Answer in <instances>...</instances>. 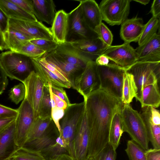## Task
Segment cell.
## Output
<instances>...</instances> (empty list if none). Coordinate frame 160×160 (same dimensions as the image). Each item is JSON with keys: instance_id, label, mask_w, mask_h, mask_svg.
Masks as SVG:
<instances>
[{"instance_id": "obj_41", "label": "cell", "mask_w": 160, "mask_h": 160, "mask_svg": "<svg viewBox=\"0 0 160 160\" xmlns=\"http://www.w3.org/2000/svg\"><path fill=\"white\" fill-rule=\"evenodd\" d=\"M26 90L24 84L22 82L14 85L9 91L8 95L11 100L16 104L25 98Z\"/></svg>"}, {"instance_id": "obj_37", "label": "cell", "mask_w": 160, "mask_h": 160, "mask_svg": "<svg viewBox=\"0 0 160 160\" xmlns=\"http://www.w3.org/2000/svg\"><path fill=\"white\" fill-rule=\"evenodd\" d=\"M14 52L24 55L31 58L35 59L40 58L46 53L45 52L41 49L30 41Z\"/></svg>"}, {"instance_id": "obj_9", "label": "cell", "mask_w": 160, "mask_h": 160, "mask_svg": "<svg viewBox=\"0 0 160 160\" xmlns=\"http://www.w3.org/2000/svg\"><path fill=\"white\" fill-rule=\"evenodd\" d=\"M100 81L97 65L95 61H90L79 74L74 79L72 87L83 97L99 87Z\"/></svg>"}, {"instance_id": "obj_15", "label": "cell", "mask_w": 160, "mask_h": 160, "mask_svg": "<svg viewBox=\"0 0 160 160\" xmlns=\"http://www.w3.org/2000/svg\"><path fill=\"white\" fill-rule=\"evenodd\" d=\"M137 62H160V35L157 33L135 49Z\"/></svg>"}, {"instance_id": "obj_22", "label": "cell", "mask_w": 160, "mask_h": 160, "mask_svg": "<svg viewBox=\"0 0 160 160\" xmlns=\"http://www.w3.org/2000/svg\"><path fill=\"white\" fill-rule=\"evenodd\" d=\"M51 30L53 40L58 44L67 42L68 30V14L64 10L56 12Z\"/></svg>"}, {"instance_id": "obj_30", "label": "cell", "mask_w": 160, "mask_h": 160, "mask_svg": "<svg viewBox=\"0 0 160 160\" xmlns=\"http://www.w3.org/2000/svg\"><path fill=\"white\" fill-rule=\"evenodd\" d=\"M137 89L133 76L126 71L123 74L121 101L123 104H130L136 96Z\"/></svg>"}, {"instance_id": "obj_6", "label": "cell", "mask_w": 160, "mask_h": 160, "mask_svg": "<svg viewBox=\"0 0 160 160\" xmlns=\"http://www.w3.org/2000/svg\"><path fill=\"white\" fill-rule=\"evenodd\" d=\"M99 88L121 100L123 76L125 70L115 64L97 65Z\"/></svg>"}, {"instance_id": "obj_42", "label": "cell", "mask_w": 160, "mask_h": 160, "mask_svg": "<svg viewBox=\"0 0 160 160\" xmlns=\"http://www.w3.org/2000/svg\"><path fill=\"white\" fill-rule=\"evenodd\" d=\"M30 42L48 53L55 50L58 44L54 41L45 39H34Z\"/></svg>"}, {"instance_id": "obj_4", "label": "cell", "mask_w": 160, "mask_h": 160, "mask_svg": "<svg viewBox=\"0 0 160 160\" xmlns=\"http://www.w3.org/2000/svg\"><path fill=\"white\" fill-rule=\"evenodd\" d=\"M85 112V102L71 104L65 110L64 115L60 120L62 138L68 149L70 155L75 160L73 140L77 128Z\"/></svg>"}, {"instance_id": "obj_40", "label": "cell", "mask_w": 160, "mask_h": 160, "mask_svg": "<svg viewBox=\"0 0 160 160\" xmlns=\"http://www.w3.org/2000/svg\"><path fill=\"white\" fill-rule=\"evenodd\" d=\"M94 30L106 47L111 46L113 36L111 32L105 24L102 22Z\"/></svg>"}, {"instance_id": "obj_55", "label": "cell", "mask_w": 160, "mask_h": 160, "mask_svg": "<svg viewBox=\"0 0 160 160\" xmlns=\"http://www.w3.org/2000/svg\"><path fill=\"white\" fill-rule=\"evenodd\" d=\"M109 59L106 56L101 55L99 56L95 61L97 65H106L109 64Z\"/></svg>"}, {"instance_id": "obj_18", "label": "cell", "mask_w": 160, "mask_h": 160, "mask_svg": "<svg viewBox=\"0 0 160 160\" xmlns=\"http://www.w3.org/2000/svg\"><path fill=\"white\" fill-rule=\"evenodd\" d=\"M90 60L95 61L107 48L99 38L69 42Z\"/></svg>"}, {"instance_id": "obj_11", "label": "cell", "mask_w": 160, "mask_h": 160, "mask_svg": "<svg viewBox=\"0 0 160 160\" xmlns=\"http://www.w3.org/2000/svg\"><path fill=\"white\" fill-rule=\"evenodd\" d=\"M23 83L26 90L25 98L32 107L35 119L38 117L40 103L45 85L47 83L34 70L30 73Z\"/></svg>"}, {"instance_id": "obj_45", "label": "cell", "mask_w": 160, "mask_h": 160, "mask_svg": "<svg viewBox=\"0 0 160 160\" xmlns=\"http://www.w3.org/2000/svg\"><path fill=\"white\" fill-rule=\"evenodd\" d=\"M26 12L33 14L32 0H9Z\"/></svg>"}, {"instance_id": "obj_3", "label": "cell", "mask_w": 160, "mask_h": 160, "mask_svg": "<svg viewBox=\"0 0 160 160\" xmlns=\"http://www.w3.org/2000/svg\"><path fill=\"white\" fill-rule=\"evenodd\" d=\"M121 114L124 132H127L134 141L145 151L148 149L149 141L146 125L141 113L130 104H123Z\"/></svg>"}, {"instance_id": "obj_8", "label": "cell", "mask_w": 160, "mask_h": 160, "mask_svg": "<svg viewBox=\"0 0 160 160\" xmlns=\"http://www.w3.org/2000/svg\"><path fill=\"white\" fill-rule=\"evenodd\" d=\"M68 14V30L67 42L98 38L94 31L84 21L80 4Z\"/></svg>"}, {"instance_id": "obj_35", "label": "cell", "mask_w": 160, "mask_h": 160, "mask_svg": "<svg viewBox=\"0 0 160 160\" xmlns=\"http://www.w3.org/2000/svg\"><path fill=\"white\" fill-rule=\"evenodd\" d=\"M52 103L48 83L44 86L41 101L38 117L41 118H51Z\"/></svg>"}, {"instance_id": "obj_27", "label": "cell", "mask_w": 160, "mask_h": 160, "mask_svg": "<svg viewBox=\"0 0 160 160\" xmlns=\"http://www.w3.org/2000/svg\"><path fill=\"white\" fill-rule=\"evenodd\" d=\"M142 108L149 106L158 108L160 104V94L158 83L145 87L142 90L139 101Z\"/></svg>"}, {"instance_id": "obj_13", "label": "cell", "mask_w": 160, "mask_h": 160, "mask_svg": "<svg viewBox=\"0 0 160 160\" xmlns=\"http://www.w3.org/2000/svg\"><path fill=\"white\" fill-rule=\"evenodd\" d=\"M102 55H104L114 64L126 70L137 62L135 50L129 43L111 46L107 47Z\"/></svg>"}, {"instance_id": "obj_51", "label": "cell", "mask_w": 160, "mask_h": 160, "mask_svg": "<svg viewBox=\"0 0 160 160\" xmlns=\"http://www.w3.org/2000/svg\"><path fill=\"white\" fill-rule=\"evenodd\" d=\"M150 118L153 123L156 125H160V113L159 110L150 107Z\"/></svg>"}, {"instance_id": "obj_54", "label": "cell", "mask_w": 160, "mask_h": 160, "mask_svg": "<svg viewBox=\"0 0 160 160\" xmlns=\"http://www.w3.org/2000/svg\"><path fill=\"white\" fill-rule=\"evenodd\" d=\"M16 118H0V133L14 121Z\"/></svg>"}, {"instance_id": "obj_44", "label": "cell", "mask_w": 160, "mask_h": 160, "mask_svg": "<svg viewBox=\"0 0 160 160\" xmlns=\"http://www.w3.org/2000/svg\"><path fill=\"white\" fill-rule=\"evenodd\" d=\"M64 112L65 110L63 109L59 108L56 107L52 108L51 118L59 134L61 132L60 121L63 118Z\"/></svg>"}, {"instance_id": "obj_57", "label": "cell", "mask_w": 160, "mask_h": 160, "mask_svg": "<svg viewBox=\"0 0 160 160\" xmlns=\"http://www.w3.org/2000/svg\"><path fill=\"white\" fill-rule=\"evenodd\" d=\"M53 160H74L69 155L63 154L61 155Z\"/></svg>"}, {"instance_id": "obj_21", "label": "cell", "mask_w": 160, "mask_h": 160, "mask_svg": "<svg viewBox=\"0 0 160 160\" xmlns=\"http://www.w3.org/2000/svg\"><path fill=\"white\" fill-rule=\"evenodd\" d=\"M33 14L37 20L52 25L56 12V6L52 0H32Z\"/></svg>"}, {"instance_id": "obj_24", "label": "cell", "mask_w": 160, "mask_h": 160, "mask_svg": "<svg viewBox=\"0 0 160 160\" xmlns=\"http://www.w3.org/2000/svg\"><path fill=\"white\" fill-rule=\"evenodd\" d=\"M0 8L9 18L31 22L38 21L34 15L26 12L9 0H0Z\"/></svg>"}, {"instance_id": "obj_38", "label": "cell", "mask_w": 160, "mask_h": 160, "mask_svg": "<svg viewBox=\"0 0 160 160\" xmlns=\"http://www.w3.org/2000/svg\"><path fill=\"white\" fill-rule=\"evenodd\" d=\"M125 151L129 160H146L145 151L132 140L128 141Z\"/></svg>"}, {"instance_id": "obj_59", "label": "cell", "mask_w": 160, "mask_h": 160, "mask_svg": "<svg viewBox=\"0 0 160 160\" xmlns=\"http://www.w3.org/2000/svg\"><path fill=\"white\" fill-rule=\"evenodd\" d=\"M86 160H94L93 158H88Z\"/></svg>"}, {"instance_id": "obj_33", "label": "cell", "mask_w": 160, "mask_h": 160, "mask_svg": "<svg viewBox=\"0 0 160 160\" xmlns=\"http://www.w3.org/2000/svg\"><path fill=\"white\" fill-rule=\"evenodd\" d=\"M39 152L46 160H53L63 154L70 155L67 146L60 136L55 143Z\"/></svg>"}, {"instance_id": "obj_28", "label": "cell", "mask_w": 160, "mask_h": 160, "mask_svg": "<svg viewBox=\"0 0 160 160\" xmlns=\"http://www.w3.org/2000/svg\"><path fill=\"white\" fill-rule=\"evenodd\" d=\"M31 59L34 71L40 75L46 83L49 82L52 85L63 88H69L72 87L71 84L60 79L36 59L31 58Z\"/></svg>"}, {"instance_id": "obj_43", "label": "cell", "mask_w": 160, "mask_h": 160, "mask_svg": "<svg viewBox=\"0 0 160 160\" xmlns=\"http://www.w3.org/2000/svg\"><path fill=\"white\" fill-rule=\"evenodd\" d=\"M117 153L116 150L108 142L93 158L94 160H116Z\"/></svg>"}, {"instance_id": "obj_12", "label": "cell", "mask_w": 160, "mask_h": 160, "mask_svg": "<svg viewBox=\"0 0 160 160\" xmlns=\"http://www.w3.org/2000/svg\"><path fill=\"white\" fill-rule=\"evenodd\" d=\"M8 28L18 31L33 39L53 40L50 28L46 27L38 20L31 22L9 18Z\"/></svg>"}, {"instance_id": "obj_58", "label": "cell", "mask_w": 160, "mask_h": 160, "mask_svg": "<svg viewBox=\"0 0 160 160\" xmlns=\"http://www.w3.org/2000/svg\"><path fill=\"white\" fill-rule=\"evenodd\" d=\"M133 1L144 5L148 3L150 1V0H134Z\"/></svg>"}, {"instance_id": "obj_52", "label": "cell", "mask_w": 160, "mask_h": 160, "mask_svg": "<svg viewBox=\"0 0 160 160\" xmlns=\"http://www.w3.org/2000/svg\"><path fill=\"white\" fill-rule=\"evenodd\" d=\"M8 84V79L0 67V95L5 90Z\"/></svg>"}, {"instance_id": "obj_46", "label": "cell", "mask_w": 160, "mask_h": 160, "mask_svg": "<svg viewBox=\"0 0 160 160\" xmlns=\"http://www.w3.org/2000/svg\"><path fill=\"white\" fill-rule=\"evenodd\" d=\"M17 109H14L0 104V118L16 117Z\"/></svg>"}, {"instance_id": "obj_31", "label": "cell", "mask_w": 160, "mask_h": 160, "mask_svg": "<svg viewBox=\"0 0 160 160\" xmlns=\"http://www.w3.org/2000/svg\"><path fill=\"white\" fill-rule=\"evenodd\" d=\"M52 122V118H41L38 117L35 119L26 141L35 139L42 136L53 127Z\"/></svg>"}, {"instance_id": "obj_26", "label": "cell", "mask_w": 160, "mask_h": 160, "mask_svg": "<svg viewBox=\"0 0 160 160\" xmlns=\"http://www.w3.org/2000/svg\"><path fill=\"white\" fill-rule=\"evenodd\" d=\"M44 56L47 60L55 64L67 75L72 85L74 78L84 69L68 62L52 52L46 53Z\"/></svg>"}, {"instance_id": "obj_16", "label": "cell", "mask_w": 160, "mask_h": 160, "mask_svg": "<svg viewBox=\"0 0 160 160\" xmlns=\"http://www.w3.org/2000/svg\"><path fill=\"white\" fill-rule=\"evenodd\" d=\"M51 52L68 62L83 68L91 61L68 42L58 45Z\"/></svg>"}, {"instance_id": "obj_5", "label": "cell", "mask_w": 160, "mask_h": 160, "mask_svg": "<svg viewBox=\"0 0 160 160\" xmlns=\"http://www.w3.org/2000/svg\"><path fill=\"white\" fill-rule=\"evenodd\" d=\"M125 71L133 76L137 89L135 98L139 101L143 88L149 85L158 83L160 78V62H137Z\"/></svg>"}, {"instance_id": "obj_32", "label": "cell", "mask_w": 160, "mask_h": 160, "mask_svg": "<svg viewBox=\"0 0 160 160\" xmlns=\"http://www.w3.org/2000/svg\"><path fill=\"white\" fill-rule=\"evenodd\" d=\"M4 37L8 49L13 51L33 40L18 31L9 28Z\"/></svg>"}, {"instance_id": "obj_34", "label": "cell", "mask_w": 160, "mask_h": 160, "mask_svg": "<svg viewBox=\"0 0 160 160\" xmlns=\"http://www.w3.org/2000/svg\"><path fill=\"white\" fill-rule=\"evenodd\" d=\"M159 26V18L152 16L147 23L144 24L141 35L138 42L139 46L143 44L156 34Z\"/></svg>"}, {"instance_id": "obj_49", "label": "cell", "mask_w": 160, "mask_h": 160, "mask_svg": "<svg viewBox=\"0 0 160 160\" xmlns=\"http://www.w3.org/2000/svg\"><path fill=\"white\" fill-rule=\"evenodd\" d=\"M8 19L9 18L0 8V30L3 36L8 29Z\"/></svg>"}, {"instance_id": "obj_19", "label": "cell", "mask_w": 160, "mask_h": 160, "mask_svg": "<svg viewBox=\"0 0 160 160\" xmlns=\"http://www.w3.org/2000/svg\"><path fill=\"white\" fill-rule=\"evenodd\" d=\"M142 19L137 16L127 19L121 24L120 36L124 42H138L144 27Z\"/></svg>"}, {"instance_id": "obj_7", "label": "cell", "mask_w": 160, "mask_h": 160, "mask_svg": "<svg viewBox=\"0 0 160 160\" xmlns=\"http://www.w3.org/2000/svg\"><path fill=\"white\" fill-rule=\"evenodd\" d=\"M131 0H103L99 7L102 20L111 26L121 24L127 19Z\"/></svg>"}, {"instance_id": "obj_17", "label": "cell", "mask_w": 160, "mask_h": 160, "mask_svg": "<svg viewBox=\"0 0 160 160\" xmlns=\"http://www.w3.org/2000/svg\"><path fill=\"white\" fill-rule=\"evenodd\" d=\"M15 121L0 133V160H8L19 148L15 141Z\"/></svg>"}, {"instance_id": "obj_48", "label": "cell", "mask_w": 160, "mask_h": 160, "mask_svg": "<svg viewBox=\"0 0 160 160\" xmlns=\"http://www.w3.org/2000/svg\"><path fill=\"white\" fill-rule=\"evenodd\" d=\"M48 83L50 95L53 100L55 107L65 110L68 106L67 104L64 101L52 92L51 88V83L49 82Z\"/></svg>"}, {"instance_id": "obj_1", "label": "cell", "mask_w": 160, "mask_h": 160, "mask_svg": "<svg viewBox=\"0 0 160 160\" xmlns=\"http://www.w3.org/2000/svg\"><path fill=\"white\" fill-rule=\"evenodd\" d=\"M90 138L88 158H93L108 142L110 126L121 100L99 88L84 98Z\"/></svg>"}, {"instance_id": "obj_50", "label": "cell", "mask_w": 160, "mask_h": 160, "mask_svg": "<svg viewBox=\"0 0 160 160\" xmlns=\"http://www.w3.org/2000/svg\"><path fill=\"white\" fill-rule=\"evenodd\" d=\"M145 153L146 160H160V149H148Z\"/></svg>"}, {"instance_id": "obj_47", "label": "cell", "mask_w": 160, "mask_h": 160, "mask_svg": "<svg viewBox=\"0 0 160 160\" xmlns=\"http://www.w3.org/2000/svg\"><path fill=\"white\" fill-rule=\"evenodd\" d=\"M51 88L52 92L64 101L68 106L71 104L66 92L63 88L56 86L51 84Z\"/></svg>"}, {"instance_id": "obj_25", "label": "cell", "mask_w": 160, "mask_h": 160, "mask_svg": "<svg viewBox=\"0 0 160 160\" xmlns=\"http://www.w3.org/2000/svg\"><path fill=\"white\" fill-rule=\"evenodd\" d=\"M141 113L147 128L148 137L154 148L160 149V125L153 123L150 118V107L143 108Z\"/></svg>"}, {"instance_id": "obj_53", "label": "cell", "mask_w": 160, "mask_h": 160, "mask_svg": "<svg viewBox=\"0 0 160 160\" xmlns=\"http://www.w3.org/2000/svg\"><path fill=\"white\" fill-rule=\"evenodd\" d=\"M153 17L159 18L160 15V0H154L150 11Z\"/></svg>"}, {"instance_id": "obj_10", "label": "cell", "mask_w": 160, "mask_h": 160, "mask_svg": "<svg viewBox=\"0 0 160 160\" xmlns=\"http://www.w3.org/2000/svg\"><path fill=\"white\" fill-rule=\"evenodd\" d=\"M15 122V141L19 147L26 141L28 133L35 120L32 107L25 98L17 109Z\"/></svg>"}, {"instance_id": "obj_14", "label": "cell", "mask_w": 160, "mask_h": 160, "mask_svg": "<svg viewBox=\"0 0 160 160\" xmlns=\"http://www.w3.org/2000/svg\"><path fill=\"white\" fill-rule=\"evenodd\" d=\"M89 138V130L85 112L74 138L75 160H86L87 158Z\"/></svg>"}, {"instance_id": "obj_20", "label": "cell", "mask_w": 160, "mask_h": 160, "mask_svg": "<svg viewBox=\"0 0 160 160\" xmlns=\"http://www.w3.org/2000/svg\"><path fill=\"white\" fill-rule=\"evenodd\" d=\"M80 2L82 18L86 24L94 29L102 22L99 5L94 0H78Z\"/></svg>"}, {"instance_id": "obj_2", "label": "cell", "mask_w": 160, "mask_h": 160, "mask_svg": "<svg viewBox=\"0 0 160 160\" xmlns=\"http://www.w3.org/2000/svg\"><path fill=\"white\" fill-rule=\"evenodd\" d=\"M0 67L7 77L22 83L34 70L31 58L11 50L0 53Z\"/></svg>"}, {"instance_id": "obj_56", "label": "cell", "mask_w": 160, "mask_h": 160, "mask_svg": "<svg viewBox=\"0 0 160 160\" xmlns=\"http://www.w3.org/2000/svg\"><path fill=\"white\" fill-rule=\"evenodd\" d=\"M8 49L4 40L3 35L0 30V50Z\"/></svg>"}, {"instance_id": "obj_29", "label": "cell", "mask_w": 160, "mask_h": 160, "mask_svg": "<svg viewBox=\"0 0 160 160\" xmlns=\"http://www.w3.org/2000/svg\"><path fill=\"white\" fill-rule=\"evenodd\" d=\"M121 109L114 115L109 132L108 143L115 150L119 145L121 137L124 132Z\"/></svg>"}, {"instance_id": "obj_39", "label": "cell", "mask_w": 160, "mask_h": 160, "mask_svg": "<svg viewBox=\"0 0 160 160\" xmlns=\"http://www.w3.org/2000/svg\"><path fill=\"white\" fill-rule=\"evenodd\" d=\"M36 59L38 62L53 73L60 79L66 82L71 84L72 85L67 75L55 64L47 60L44 55L40 58Z\"/></svg>"}, {"instance_id": "obj_36", "label": "cell", "mask_w": 160, "mask_h": 160, "mask_svg": "<svg viewBox=\"0 0 160 160\" xmlns=\"http://www.w3.org/2000/svg\"><path fill=\"white\" fill-rule=\"evenodd\" d=\"M7 160H46L38 152L19 148Z\"/></svg>"}, {"instance_id": "obj_23", "label": "cell", "mask_w": 160, "mask_h": 160, "mask_svg": "<svg viewBox=\"0 0 160 160\" xmlns=\"http://www.w3.org/2000/svg\"><path fill=\"white\" fill-rule=\"evenodd\" d=\"M59 136V132L54 124L41 137L26 141L22 147L29 150L40 152L55 143Z\"/></svg>"}]
</instances>
